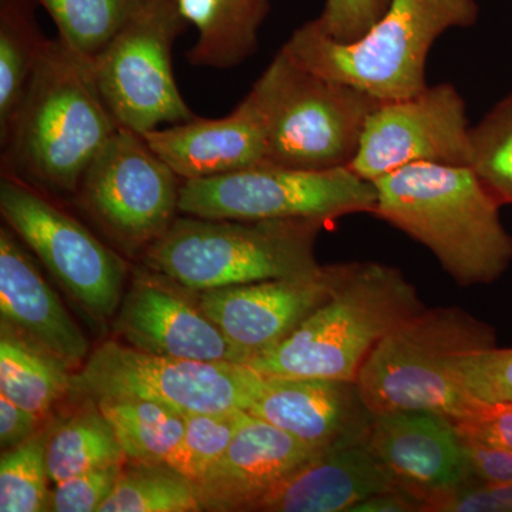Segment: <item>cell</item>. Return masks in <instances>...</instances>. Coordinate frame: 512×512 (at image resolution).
<instances>
[{
	"instance_id": "36",
	"label": "cell",
	"mask_w": 512,
	"mask_h": 512,
	"mask_svg": "<svg viewBox=\"0 0 512 512\" xmlns=\"http://www.w3.org/2000/svg\"><path fill=\"white\" fill-rule=\"evenodd\" d=\"M427 512H512V484L463 485L431 500Z\"/></svg>"
},
{
	"instance_id": "30",
	"label": "cell",
	"mask_w": 512,
	"mask_h": 512,
	"mask_svg": "<svg viewBox=\"0 0 512 512\" xmlns=\"http://www.w3.org/2000/svg\"><path fill=\"white\" fill-rule=\"evenodd\" d=\"M52 423L28 441L2 451L0 458V511H50L52 483L47 471L46 450Z\"/></svg>"
},
{
	"instance_id": "6",
	"label": "cell",
	"mask_w": 512,
	"mask_h": 512,
	"mask_svg": "<svg viewBox=\"0 0 512 512\" xmlns=\"http://www.w3.org/2000/svg\"><path fill=\"white\" fill-rule=\"evenodd\" d=\"M497 346V332L458 306L423 309L372 350L356 384L372 416L426 410L458 419L476 397L458 386V357Z\"/></svg>"
},
{
	"instance_id": "17",
	"label": "cell",
	"mask_w": 512,
	"mask_h": 512,
	"mask_svg": "<svg viewBox=\"0 0 512 512\" xmlns=\"http://www.w3.org/2000/svg\"><path fill=\"white\" fill-rule=\"evenodd\" d=\"M247 412L315 450L365 439L372 421L355 382L320 377L262 375Z\"/></svg>"
},
{
	"instance_id": "39",
	"label": "cell",
	"mask_w": 512,
	"mask_h": 512,
	"mask_svg": "<svg viewBox=\"0 0 512 512\" xmlns=\"http://www.w3.org/2000/svg\"><path fill=\"white\" fill-rule=\"evenodd\" d=\"M349 512H424V503L409 488L402 487L367 497Z\"/></svg>"
},
{
	"instance_id": "28",
	"label": "cell",
	"mask_w": 512,
	"mask_h": 512,
	"mask_svg": "<svg viewBox=\"0 0 512 512\" xmlns=\"http://www.w3.org/2000/svg\"><path fill=\"white\" fill-rule=\"evenodd\" d=\"M59 30V39L92 60L99 55L143 0H35Z\"/></svg>"
},
{
	"instance_id": "10",
	"label": "cell",
	"mask_w": 512,
	"mask_h": 512,
	"mask_svg": "<svg viewBox=\"0 0 512 512\" xmlns=\"http://www.w3.org/2000/svg\"><path fill=\"white\" fill-rule=\"evenodd\" d=\"M187 22L175 0H143L92 59L94 80L117 126L144 134L194 119L175 82L171 52Z\"/></svg>"
},
{
	"instance_id": "29",
	"label": "cell",
	"mask_w": 512,
	"mask_h": 512,
	"mask_svg": "<svg viewBox=\"0 0 512 512\" xmlns=\"http://www.w3.org/2000/svg\"><path fill=\"white\" fill-rule=\"evenodd\" d=\"M468 167L501 207L512 205V93L470 127Z\"/></svg>"
},
{
	"instance_id": "15",
	"label": "cell",
	"mask_w": 512,
	"mask_h": 512,
	"mask_svg": "<svg viewBox=\"0 0 512 512\" xmlns=\"http://www.w3.org/2000/svg\"><path fill=\"white\" fill-rule=\"evenodd\" d=\"M345 268L322 265L309 275L207 289L197 292L198 301L249 362L284 342L328 301Z\"/></svg>"
},
{
	"instance_id": "33",
	"label": "cell",
	"mask_w": 512,
	"mask_h": 512,
	"mask_svg": "<svg viewBox=\"0 0 512 512\" xmlns=\"http://www.w3.org/2000/svg\"><path fill=\"white\" fill-rule=\"evenodd\" d=\"M124 464L94 468L55 484L50 498V511L99 512L113 494Z\"/></svg>"
},
{
	"instance_id": "8",
	"label": "cell",
	"mask_w": 512,
	"mask_h": 512,
	"mask_svg": "<svg viewBox=\"0 0 512 512\" xmlns=\"http://www.w3.org/2000/svg\"><path fill=\"white\" fill-rule=\"evenodd\" d=\"M375 184L349 167L301 170L259 164L237 173L183 181L180 212L214 220H319L333 224L352 214H373Z\"/></svg>"
},
{
	"instance_id": "18",
	"label": "cell",
	"mask_w": 512,
	"mask_h": 512,
	"mask_svg": "<svg viewBox=\"0 0 512 512\" xmlns=\"http://www.w3.org/2000/svg\"><path fill=\"white\" fill-rule=\"evenodd\" d=\"M318 451L247 412L224 456L197 483L202 508L252 511Z\"/></svg>"
},
{
	"instance_id": "4",
	"label": "cell",
	"mask_w": 512,
	"mask_h": 512,
	"mask_svg": "<svg viewBox=\"0 0 512 512\" xmlns=\"http://www.w3.org/2000/svg\"><path fill=\"white\" fill-rule=\"evenodd\" d=\"M476 0H392L383 18L353 43L323 35L313 20L281 47L299 66L350 84L379 101L407 99L429 83L431 47L447 30L476 25Z\"/></svg>"
},
{
	"instance_id": "37",
	"label": "cell",
	"mask_w": 512,
	"mask_h": 512,
	"mask_svg": "<svg viewBox=\"0 0 512 512\" xmlns=\"http://www.w3.org/2000/svg\"><path fill=\"white\" fill-rule=\"evenodd\" d=\"M474 483L512 484V450L460 437Z\"/></svg>"
},
{
	"instance_id": "24",
	"label": "cell",
	"mask_w": 512,
	"mask_h": 512,
	"mask_svg": "<svg viewBox=\"0 0 512 512\" xmlns=\"http://www.w3.org/2000/svg\"><path fill=\"white\" fill-rule=\"evenodd\" d=\"M70 367L52 353L2 330L0 393L40 419L72 389Z\"/></svg>"
},
{
	"instance_id": "12",
	"label": "cell",
	"mask_w": 512,
	"mask_h": 512,
	"mask_svg": "<svg viewBox=\"0 0 512 512\" xmlns=\"http://www.w3.org/2000/svg\"><path fill=\"white\" fill-rule=\"evenodd\" d=\"M183 181L146 138L119 128L87 168L76 195L114 247L143 256L177 218Z\"/></svg>"
},
{
	"instance_id": "3",
	"label": "cell",
	"mask_w": 512,
	"mask_h": 512,
	"mask_svg": "<svg viewBox=\"0 0 512 512\" xmlns=\"http://www.w3.org/2000/svg\"><path fill=\"white\" fill-rule=\"evenodd\" d=\"M423 309L416 286L396 266L348 262L328 301L247 365L264 376L356 383L377 343Z\"/></svg>"
},
{
	"instance_id": "19",
	"label": "cell",
	"mask_w": 512,
	"mask_h": 512,
	"mask_svg": "<svg viewBox=\"0 0 512 512\" xmlns=\"http://www.w3.org/2000/svg\"><path fill=\"white\" fill-rule=\"evenodd\" d=\"M181 180H204L266 163L264 114L255 94L221 119H194L143 136Z\"/></svg>"
},
{
	"instance_id": "5",
	"label": "cell",
	"mask_w": 512,
	"mask_h": 512,
	"mask_svg": "<svg viewBox=\"0 0 512 512\" xmlns=\"http://www.w3.org/2000/svg\"><path fill=\"white\" fill-rule=\"evenodd\" d=\"M319 220L175 218L141 256L143 265L194 292L313 274Z\"/></svg>"
},
{
	"instance_id": "14",
	"label": "cell",
	"mask_w": 512,
	"mask_h": 512,
	"mask_svg": "<svg viewBox=\"0 0 512 512\" xmlns=\"http://www.w3.org/2000/svg\"><path fill=\"white\" fill-rule=\"evenodd\" d=\"M190 291L146 265L137 268L120 305L117 333L131 348L151 355L247 365V355L205 315L198 293L197 299L188 296Z\"/></svg>"
},
{
	"instance_id": "31",
	"label": "cell",
	"mask_w": 512,
	"mask_h": 512,
	"mask_svg": "<svg viewBox=\"0 0 512 512\" xmlns=\"http://www.w3.org/2000/svg\"><path fill=\"white\" fill-rule=\"evenodd\" d=\"M247 412L184 413V436L168 460L195 484L222 456L234 439Z\"/></svg>"
},
{
	"instance_id": "2",
	"label": "cell",
	"mask_w": 512,
	"mask_h": 512,
	"mask_svg": "<svg viewBox=\"0 0 512 512\" xmlns=\"http://www.w3.org/2000/svg\"><path fill=\"white\" fill-rule=\"evenodd\" d=\"M373 184L372 215L429 249L458 285L493 284L510 268L503 207L467 165H407Z\"/></svg>"
},
{
	"instance_id": "7",
	"label": "cell",
	"mask_w": 512,
	"mask_h": 512,
	"mask_svg": "<svg viewBox=\"0 0 512 512\" xmlns=\"http://www.w3.org/2000/svg\"><path fill=\"white\" fill-rule=\"evenodd\" d=\"M251 90L264 114L266 163L301 170L349 167L367 117L382 103L299 66L282 49Z\"/></svg>"
},
{
	"instance_id": "38",
	"label": "cell",
	"mask_w": 512,
	"mask_h": 512,
	"mask_svg": "<svg viewBox=\"0 0 512 512\" xmlns=\"http://www.w3.org/2000/svg\"><path fill=\"white\" fill-rule=\"evenodd\" d=\"M40 417L13 403L0 393V447L10 450L35 436L40 427Z\"/></svg>"
},
{
	"instance_id": "20",
	"label": "cell",
	"mask_w": 512,
	"mask_h": 512,
	"mask_svg": "<svg viewBox=\"0 0 512 512\" xmlns=\"http://www.w3.org/2000/svg\"><path fill=\"white\" fill-rule=\"evenodd\" d=\"M0 318L2 330L52 353L72 370L87 360L89 340L9 227L0 229Z\"/></svg>"
},
{
	"instance_id": "23",
	"label": "cell",
	"mask_w": 512,
	"mask_h": 512,
	"mask_svg": "<svg viewBox=\"0 0 512 512\" xmlns=\"http://www.w3.org/2000/svg\"><path fill=\"white\" fill-rule=\"evenodd\" d=\"M47 471L52 484L94 468L124 464L126 453L109 419L94 400L62 421H53L46 450Z\"/></svg>"
},
{
	"instance_id": "27",
	"label": "cell",
	"mask_w": 512,
	"mask_h": 512,
	"mask_svg": "<svg viewBox=\"0 0 512 512\" xmlns=\"http://www.w3.org/2000/svg\"><path fill=\"white\" fill-rule=\"evenodd\" d=\"M197 484L168 463L131 461L99 512H198Z\"/></svg>"
},
{
	"instance_id": "26",
	"label": "cell",
	"mask_w": 512,
	"mask_h": 512,
	"mask_svg": "<svg viewBox=\"0 0 512 512\" xmlns=\"http://www.w3.org/2000/svg\"><path fill=\"white\" fill-rule=\"evenodd\" d=\"M35 0H2L0 9V134L25 96L47 39L35 20Z\"/></svg>"
},
{
	"instance_id": "34",
	"label": "cell",
	"mask_w": 512,
	"mask_h": 512,
	"mask_svg": "<svg viewBox=\"0 0 512 512\" xmlns=\"http://www.w3.org/2000/svg\"><path fill=\"white\" fill-rule=\"evenodd\" d=\"M390 3L392 0H325L313 23L335 42L353 43L383 18Z\"/></svg>"
},
{
	"instance_id": "1",
	"label": "cell",
	"mask_w": 512,
	"mask_h": 512,
	"mask_svg": "<svg viewBox=\"0 0 512 512\" xmlns=\"http://www.w3.org/2000/svg\"><path fill=\"white\" fill-rule=\"evenodd\" d=\"M119 128L97 89L92 60L59 37L47 39L19 109L0 134L3 170L76 194Z\"/></svg>"
},
{
	"instance_id": "25",
	"label": "cell",
	"mask_w": 512,
	"mask_h": 512,
	"mask_svg": "<svg viewBox=\"0 0 512 512\" xmlns=\"http://www.w3.org/2000/svg\"><path fill=\"white\" fill-rule=\"evenodd\" d=\"M116 431L128 461L168 463L184 436V413L150 400H97Z\"/></svg>"
},
{
	"instance_id": "11",
	"label": "cell",
	"mask_w": 512,
	"mask_h": 512,
	"mask_svg": "<svg viewBox=\"0 0 512 512\" xmlns=\"http://www.w3.org/2000/svg\"><path fill=\"white\" fill-rule=\"evenodd\" d=\"M0 212L6 225L46 266L59 284L104 323L123 302L128 265L116 249L84 227L40 187L2 171Z\"/></svg>"
},
{
	"instance_id": "13",
	"label": "cell",
	"mask_w": 512,
	"mask_h": 512,
	"mask_svg": "<svg viewBox=\"0 0 512 512\" xmlns=\"http://www.w3.org/2000/svg\"><path fill=\"white\" fill-rule=\"evenodd\" d=\"M467 104L450 83L427 86L407 99L383 101L367 117L353 173L375 183L413 164L467 165Z\"/></svg>"
},
{
	"instance_id": "32",
	"label": "cell",
	"mask_w": 512,
	"mask_h": 512,
	"mask_svg": "<svg viewBox=\"0 0 512 512\" xmlns=\"http://www.w3.org/2000/svg\"><path fill=\"white\" fill-rule=\"evenodd\" d=\"M458 386L470 396L491 403H512V348L478 350L454 363Z\"/></svg>"
},
{
	"instance_id": "35",
	"label": "cell",
	"mask_w": 512,
	"mask_h": 512,
	"mask_svg": "<svg viewBox=\"0 0 512 512\" xmlns=\"http://www.w3.org/2000/svg\"><path fill=\"white\" fill-rule=\"evenodd\" d=\"M453 421L458 436L512 450V403H491L474 399Z\"/></svg>"
},
{
	"instance_id": "9",
	"label": "cell",
	"mask_w": 512,
	"mask_h": 512,
	"mask_svg": "<svg viewBox=\"0 0 512 512\" xmlns=\"http://www.w3.org/2000/svg\"><path fill=\"white\" fill-rule=\"evenodd\" d=\"M261 383V373L242 363L151 355L107 340L73 373L70 394L150 400L181 413L247 412Z\"/></svg>"
},
{
	"instance_id": "16",
	"label": "cell",
	"mask_w": 512,
	"mask_h": 512,
	"mask_svg": "<svg viewBox=\"0 0 512 512\" xmlns=\"http://www.w3.org/2000/svg\"><path fill=\"white\" fill-rule=\"evenodd\" d=\"M369 446L383 466L424 503L474 483L453 421L426 410L375 414Z\"/></svg>"
},
{
	"instance_id": "22",
	"label": "cell",
	"mask_w": 512,
	"mask_h": 512,
	"mask_svg": "<svg viewBox=\"0 0 512 512\" xmlns=\"http://www.w3.org/2000/svg\"><path fill=\"white\" fill-rule=\"evenodd\" d=\"M187 25L197 29L188 63L231 69L254 55L259 29L271 12V0H175Z\"/></svg>"
},
{
	"instance_id": "21",
	"label": "cell",
	"mask_w": 512,
	"mask_h": 512,
	"mask_svg": "<svg viewBox=\"0 0 512 512\" xmlns=\"http://www.w3.org/2000/svg\"><path fill=\"white\" fill-rule=\"evenodd\" d=\"M402 487L365 437L319 450L252 511L349 512L367 497Z\"/></svg>"
}]
</instances>
